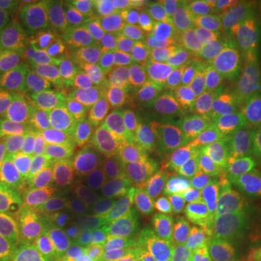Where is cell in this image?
<instances>
[{
    "label": "cell",
    "instance_id": "cell-1",
    "mask_svg": "<svg viewBox=\"0 0 261 261\" xmlns=\"http://www.w3.org/2000/svg\"><path fill=\"white\" fill-rule=\"evenodd\" d=\"M37 35L38 45L58 74L92 60L97 56L94 2H68L51 8L39 19Z\"/></svg>",
    "mask_w": 261,
    "mask_h": 261
},
{
    "label": "cell",
    "instance_id": "cell-2",
    "mask_svg": "<svg viewBox=\"0 0 261 261\" xmlns=\"http://www.w3.org/2000/svg\"><path fill=\"white\" fill-rule=\"evenodd\" d=\"M58 92V73L37 42L25 41L0 64V96L47 106Z\"/></svg>",
    "mask_w": 261,
    "mask_h": 261
},
{
    "label": "cell",
    "instance_id": "cell-3",
    "mask_svg": "<svg viewBox=\"0 0 261 261\" xmlns=\"http://www.w3.org/2000/svg\"><path fill=\"white\" fill-rule=\"evenodd\" d=\"M58 132L44 123L27 140L0 149V178L32 186H51V157Z\"/></svg>",
    "mask_w": 261,
    "mask_h": 261
},
{
    "label": "cell",
    "instance_id": "cell-4",
    "mask_svg": "<svg viewBox=\"0 0 261 261\" xmlns=\"http://www.w3.org/2000/svg\"><path fill=\"white\" fill-rule=\"evenodd\" d=\"M67 211L42 186L29 185L28 196L15 221L5 231L20 243L54 248L61 237Z\"/></svg>",
    "mask_w": 261,
    "mask_h": 261
},
{
    "label": "cell",
    "instance_id": "cell-5",
    "mask_svg": "<svg viewBox=\"0 0 261 261\" xmlns=\"http://www.w3.org/2000/svg\"><path fill=\"white\" fill-rule=\"evenodd\" d=\"M130 190L125 186L105 180L61 187L58 192L60 202L68 214L93 224L130 211Z\"/></svg>",
    "mask_w": 261,
    "mask_h": 261
},
{
    "label": "cell",
    "instance_id": "cell-6",
    "mask_svg": "<svg viewBox=\"0 0 261 261\" xmlns=\"http://www.w3.org/2000/svg\"><path fill=\"white\" fill-rule=\"evenodd\" d=\"M97 56L112 68H125L137 54L125 2H94Z\"/></svg>",
    "mask_w": 261,
    "mask_h": 261
},
{
    "label": "cell",
    "instance_id": "cell-7",
    "mask_svg": "<svg viewBox=\"0 0 261 261\" xmlns=\"http://www.w3.org/2000/svg\"><path fill=\"white\" fill-rule=\"evenodd\" d=\"M122 77L132 90L145 97H157L176 93L190 86L176 63L164 53L135 54L122 70Z\"/></svg>",
    "mask_w": 261,
    "mask_h": 261
},
{
    "label": "cell",
    "instance_id": "cell-8",
    "mask_svg": "<svg viewBox=\"0 0 261 261\" xmlns=\"http://www.w3.org/2000/svg\"><path fill=\"white\" fill-rule=\"evenodd\" d=\"M97 225L103 257L118 261H148L154 244L135 222L130 211H123Z\"/></svg>",
    "mask_w": 261,
    "mask_h": 261
},
{
    "label": "cell",
    "instance_id": "cell-9",
    "mask_svg": "<svg viewBox=\"0 0 261 261\" xmlns=\"http://www.w3.org/2000/svg\"><path fill=\"white\" fill-rule=\"evenodd\" d=\"M203 105L193 86L176 93L147 97L141 116L159 134L166 128H193L200 118Z\"/></svg>",
    "mask_w": 261,
    "mask_h": 261
},
{
    "label": "cell",
    "instance_id": "cell-10",
    "mask_svg": "<svg viewBox=\"0 0 261 261\" xmlns=\"http://www.w3.org/2000/svg\"><path fill=\"white\" fill-rule=\"evenodd\" d=\"M205 192L203 178L195 173H186L176 178L147 177L132 193L144 196L168 212L181 215Z\"/></svg>",
    "mask_w": 261,
    "mask_h": 261
},
{
    "label": "cell",
    "instance_id": "cell-11",
    "mask_svg": "<svg viewBox=\"0 0 261 261\" xmlns=\"http://www.w3.org/2000/svg\"><path fill=\"white\" fill-rule=\"evenodd\" d=\"M216 171L235 174L257 181L261 177L257 151V134H228L225 140L212 149Z\"/></svg>",
    "mask_w": 261,
    "mask_h": 261
},
{
    "label": "cell",
    "instance_id": "cell-12",
    "mask_svg": "<svg viewBox=\"0 0 261 261\" xmlns=\"http://www.w3.org/2000/svg\"><path fill=\"white\" fill-rule=\"evenodd\" d=\"M219 218L221 211L205 189L195 203L180 215L176 226V238L180 245L193 257L212 237Z\"/></svg>",
    "mask_w": 261,
    "mask_h": 261
},
{
    "label": "cell",
    "instance_id": "cell-13",
    "mask_svg": "<svg viewBox=\"0 0 261 261\" xmlns=\"http://www.w3.org/2000/svg\"><path fill=\"white\" fill-rule=\"evenodd\" d=\"M116 138L126 173L132 176L145 173L149 154L160 140L159 134L142 119L141 115H132L122 121L116 130Z\"/></svg>",
    "mask_w": 261,
    "mask_h": 261
},
{
    "label": "cell",
    "instance_id": "cell-14",
    "mask_svg": "<svg viewBox=\"0 0 261 261\" xmlns=\"http://www.w3.org/2000/svg\"><path fill=\"white\" fill-rule=\"evenodd\" d=\"M60 137L67 141L73 148L99 163L115 177L121 178L128 174L116 134L112 130H74Z\"/></svg>",
    "mask_w": 261,
    "mask_h": 261
},
{
    "label": "cell",
    "instance_id": "cell-15",
    "mask_svg": "<svg viewBox=\"0 0 261 261\" xmlns=\"http://www.w3.org/2000/svg\"><path fill=\"white\" fill-rule=\"evenodd\" d=\"M202 178L206 192L212 196L222 215L237 218L247 212L255 202L254 183L248 178L219 173L216 170Z\"/></svg>",
    "mask_w": 261,
    "mask_h": 261
},
{
    "label": "cell",
    "instance_id": "cell-16",
    "mask_svg": "<svg viewBox=\"0 0 261 261\" xmlns=\"http://www.w3.org/2000/svg\"><path fill=\"white\" fill-rule=\"evenodd\" d=\"M45 108L23 100H3L0 108V149L35 134L44 125Z\"/></svg>",
    "mask_w": 261,
    "mask_h": 261
},
{
    "label": "cell",
    "instance_id": "cell-17",
    "mask_svg": "<svg viewBox=\"0 0 261 261\" xmlns=\"http://www.w3.org/2000/svg\"><path fill=\"white\" fill-rule=\"evenodd\" d=\"M193 38L209 65L235 68L241 65L251 49L244 38L240 25L228 27L211 34H196Z\"/></svg>",
    "mask_w": 261,
    "mask_h": 261
},
{
    "label": "cell",
    "instance_id": "cell-18",
    "mask_svg": "<svg viewBox=\"0 0 261 261\" xmlns=\"http://www.w3.org/2000/svg\"><path fill=\"white\" fill-rule=\"evenodd\" d=\"M51 170L54 181H60L63 187L94 181L102 174V166L99 163L73 148L61 137H58L53 151Z\"/></svg>",
    "mask_w": 261,
    "mask_h": 261
},
{
    "label": "cell",
    "instance_id": "cell-19",
    "mask_svg": "<svg viewBox=\"0 0 261 261\" xmlns=\"http://www.w3.org/2000/svg\"><path fill=\"white\" fill-rule=\"evenodd\" d=\"M115 75V68L100 60H84L58 74V89L67 90L77 99L92 100Z\"/></svg>",
    "mask_w": 261,
    "mask_h": 261
},
{
    "label": "cell",
    "instance_id": "cell-20",
    "mask_svg": "<svg viewBox=\"0 0 261 261\" xmlns=\"http://www.w3.org/2000/svg\"><path fill=\"white\" fill-rule=\"evenodd\" d=\"M159 135L173 145L190 173L205 177L215 171L212 151L195 128H166L160 130Z\"/></svg>",
    "mask_w": 261,
    "mask_h": 261
},
{
    "label": "cell",
    "instance_id": "cell-21",
    "mask_svg": "<svg viewBox=\"0 0 261 261\" xmlns=\"http://www.w3.org/2000/svg\"><path fill=\"white\" fill-rule=\"evenodd\" d=\"M57 248L71 261H90L100 257L97 225L67 212Z\"/></svg>",
    "mask_w": 261,
    "mask_h": 261
},
{
    "label": "cell",
    "instance_id": "cell-22",
    "mask_svg": "<svg viewBox=\"0 0 261 261\" xmlns=\"http://www.w3.org/2000/svg\"><path fill=\"white\" fill-rule=\"evenodd\" d=\"M126 16L137 54H159L185 35L168 31L130 3H126Z\"/></svg>",
    "mask_w": 261,
    "mask_h": 261
},
{
    "label": "cell",
    "instance_id": "cell-23",
    "mask_svg": "<svg viewBox=\"0 0 261 261\" xmlns=\"http://www.w3.org/2000/svg\"><path fill=\"white\" fill-rule=\"evenodd\" d=\"M130 195V214L138 226L151 240V243L157 244L173 235L180 215L168 212L167 209L161 207L144 196L132 192Z\"/></svg>",
    "mask_w": 261,
    "mask_h": 261
},
{
    "label": "cell",
    "instance_id": "cell-24",
    "mask_svg": "<svg viewBox=\"0 0 261 261\" xmlns=\"http://www.w3.org/2000/svg\"><path fill=\"white\" fill-rule=\"evenodd\" d=\"M203 248L216 261H254L247 245L245 222L241 218H229L215 229Z\"/></svg>",
    "mask_w": 261,
    "mask_h": 261
},
{
    "label": "cell",
    "instance_id": "cell-25",
    "mask_svg": "<svg viewBox=\"0 0 261 261\" xmlns=\"http://www.w3.org/2000/svg\"><path fill=\"white\" fill-rule=\"evenodd\" d=\"M92 102L99 112L116 119H125L140 112L132 87L122 75H113L92 99Z\"/></svg>",
    "mask_w": 261,
    "mask_h": 261
},
{
    "label": "cell",
    "instance_id": "cell-26",
    "mask_svg": "<svg viewBox=\"0 0 261 261\" xmlns=\"http://www.w3.org/2000/svg\"><path fill=\"white\" fill-rule=\"evenodd\" d=\"M132 6L144 12L163 28L180 35H192L189 23L187 2L183 0H141L132 2Z\"/></svg>",
    "mask_w": 261,
    "mask_h": 261
},
{
    "label": "cell",
    "instance_id": "cell-27",
    "mask_svg": "<svg viewBox=\"0 0 261 261\" xmlns=\"http://www.w3.org/2000/svg\"><path fill=\"white\" fill-rule=\"evenodd\" d=\"M122 121L123 119L111 118L99 112L92 100H83L74 97L64 123L61 129L58 130V135H64L67 132H74V130L108 129L116 132L121 126Z\"/></svg>",
    "mask_w": 261,
    "mask_h": 261
},
{
    "label": "cell",
    "instance_id": "cell-28",
    "mask_svg": "<svg viewBox=\"0 0 261 261\" xmlns=\"http://www.w3.org/2000/svg\"><path fill=\"white\" fill-rule=\"evenodd\" d=\"M189 23L192 35L211 34L221 29L240 25L226 15L222 0H190L187 2Z\"/></svg>",
    "mask_w": 261,
    "mask_h": 261
},
{
    "label": "cell",
    "instance_id": "cell-29",
    "mask_svg": "<svg viewBox=\"0 0 261 261\" xmlns=\"http://www.w3.org/2000/svg\"><path fill=\"white\" fill-rule=\"evenodd\" d=\"M163 53L176 63L190 86L197 83L211 67L205 60V57L202 56L193 35L181 37L170 47L166 48Z\"/></svg>",
    "mask_w": 261,
    "mask_h": 261
},
{
    "label": "cell",
    "instance_id": "cell-30",
    "mask_svg": "<svg viewBox=\"0 0 261 261\" xmlns=\"http://www.w3.org/2000/svg\"><path fill=\"white\" fill-rule=\"evenodd\" d=\"M203 108L233 100V68L211 65L205 75L193 84Z\"/></svg>",
    "mask_w": 261,
    "mask_h": 261
},
{
    "label": "cell",
    "instance_id": "cell-31",
    "mask_svg": "<svg viewBox=\"0 0 261 261\" xmlns=\"http://www.w3.org/2000/svg\"><path fill=\"white\" fill-rule=\"evenodd\" d=\"M145 173L151 177L176 178L186 174L187 168L173 145L160 138L149 154Z\"/></svg>",
    "mask_w": 261,
    "mask_h": 261
},
{
    "label": "cell",
    "instance_id": "cell-32",
    "mask_svg": "<svg viewBox=\"0 0 261 261\" xmlns=\"http://www.w3.org/2000/svg\"><path fill=\"white\" fill-rule=\"evenodd\" d=\"M196 130L203 140L207 148L212 149L219 145L228 135V112L226 105L218 103L205 106L200 118L196 123Z\"/></svg>",
    "mask_w": 261,
    "mask_h": 261
},
{
    "label": "cell",
    "instance_id": "cell-33",
    "mask_svg": "<svg viewBox=\"0 0 261 261\" xmlns=\"http://www.w3.org/2000/svg\"><path fill=\"white\" fill-rule=\"evenodd\" d=\"M29 185L0 178V231H6L15 221L28 196Z\"/></svg>",
    "mask_w": 261,
    "mask_h": 261
},
{
    "label": "cell",
    "instance_id": "cell-34",
    "mask_svg": "<svg viewBox=\"0 0 261 261\" xmlns=\"http://www.w3.org/2000/svg\"><path fill=\"white\" fill-rule=\"evenodd\" d=\"M57 252V247H35L12 237H0V261H54Z\"/></svg>",
    "mask_w": 261,
    "mask_h": 261
},
{
    "label": "cell",
    "instance_id": "cell-35",
    "mask_svg": "<svg viewBox=\"0 0 261 261\" xmlns=\"http://www.w3.org/2000/svg\"><path fill=\"white\" fill-rule=\"evenodd\" d=\"M228 134H258L261 130L260 108L232 100L226 105Z\"/></svg>",
    "mask_w": 261,
    "mask_h": 261
},
{
    "label": "cell",
    "instance_id": "cell-36",
    "mask_svg": "<svg viewBox=\"0 0 261 261\" xmlns=\"http://www.w3.org/2000/svg\"><path fill=\"white\" fill-rule=\"evenodd\" d=\"M233 100L255 108L261 106V79L241 65L233 68Z\"/></svg>",
    "mask_w": 261,
    "mask_h": 261
},
{
    "label": "cell",
    "instance_id": "cell-37",
    "mask_svg": "<svg viewBox=\"0 0 261 261\" xmlns=\"http://www.w3.org/2000/svg\"><path fill=\"white\" fill-rule=\"evenodd\" d=\"M44 8V2L31 0H0V16L22 22H32L37 18L39 10Z\"/></svg>",
    "mask_w": 261,
    "mask_h": 261
},
{
    "label": "cell",
    "instance_id": "cell-38",
    "mask_svg": "<svg viewBox=\"0 0 261 261\" xmlns=\"http://www.w3.org/2000/svg\"><path fill=\"white\" fill-rule=\"evenodd\" d=\"M20 44V23L0 16V64L8 60Z\"/></svg>",
    "mask_w": 261,
    "mask_h": 261
},
{
    "label": "cell",
    "instance_id": "cell-39",
    "mask_svg": "<svg viewBox=\"0 0 261 261\" xmlns=\"http://www.w3.org/2000/svg\"><path fill=\"white\" fill-rule=\"evenodd\" d=\"M192 255L180 245L176 235L154 244L149 252L148 261H190Z\"/></svg>",
    "mask_w": 261,
    "mask_h": 261
},
{
    "label": "cell",
    "instance_id": "cell-40",
    "mask_svg": "<svg viewBox=\"0 0 261 261\" xmlns=\"http://www.w3.org/2000/svg\"><path fill=\"white\" fill-rule=\"evenodd\" d=\"M245 238L252 260L261 261V218H251L245 222Z\"/></svg>",
    "mask_w": 261,
    "mask_h": 261
},
{
    "label": "cell",
    "instance_id": "cell-41",
    "mask_svg": "<svg viewBox=\"0 0 261 261\" xmlns=\"http://www.w3.org/2000/svg\"><path fill=\"white\" fill-rule=\"evenodd\" d=\"M240 28L247 44L251 48L261 49V16L245 19L240 23Z\"/></svg>",
    "mask_w": 261,
    "mask_h": 261
},
{
    "label": "cell",
    "instance_id": "cell-42",
    "mask_svg": "<svg viewBox=\"0 0 261 261\" xmlns=\"http://www.w3.org/2000/svg\"><path fill=\"white\" fill-rule=\"evenodd\" d=\"M241 67H244L247 71H250L251 74L257 75L261 79V49L257 48H251L247 57L244 58L241 63Z\"/></svg>",
    "mask_w": 261,
    "mask_h": 261
},
{
    "label": "cell",
    "instance_id": "cell-43",
    "mask_svg": "<svg viewBox=\"0 0 261 261\" xmlns=\"http://www.w3.org/2000/svg\"><path fill=\"white\" fill-rule=\"evenodd\" d=\"M190 261H216V260H215L214 257L211 255V252H207L205 248H202L200 251L196 252L195 255L190 258Z\"/></svg>",
    "mask_w": 261,
    "mask_h": 261
},
{
    "label": "cell",
    "instance_id": "cell-44",
    "mask_svg": "<svg viewBox=\"0 0 261 261\" xmlns=\"http://www.w3.org/2000/svg\"><path fill=\"white\" fill-rule=\"evenodd\" d=\"M257 151H258V166L261 170V130L257 134Z\"/></svg>",
    "mask_w": 261,
    "mask_h": 261
},
{
    "label": "cell",
    "instance_id": "cell-45",
    "mask_svg": "<svg viewBox=\"0 0 261 261\" xmlns=\"http://www.w3.org/2000/svg\"><path fill=\"white\" fill-rule=\"evenodd\" d=\"M54 261H71L67 255H65L64 252H61L60 250H58V252H57V257H56V260Z\"/></svg>",
    "mask_w": 261,
    "mask_h": 261
},
{
    "label": "cell",
    "instance_id": "cell-46",
    "mask_svg": "<svg viewBox=\"0 0 261 261\" xmlns=\"http://www.w3.org/2000/svg\"><path fill=\"white\" fill-rule=\"evenodd\" d=\"M90 261H118V260H112V258H108V257H103V255H100V257L93 258V260H90Z\"/></svg>",
    "mask_w": 261,
    "mask_h": 261
},
{
    "label": "cell",
    "instance_id": "cell-47",
    "mask_svg": "<svg viewBox=\"0 0 261 261\" xmlns=\"http://www.w3.org/2000/svg\"><path fill=\"white\" fill-rule=\"evenodd\" d=\"M2 103H3V99H2V96H0V108H2Z\"/></svg>",
    "mask_w": 261,
    "mask_h": 261
},
{
    "label": "cell",
    "instance_id": "cell-48",
    "mask_svg": "<svg viewBox=\"0 0 261 261\" xmlns=\"http://www.w3.org/2000/svg\"><path fill=\"white\" fill-rule=\"evenodd\" d=\"M260 111H261V106H260Z\"/></svg>",
    "mask_w": 261,
    "mask_h": 261
}]
</instances>
